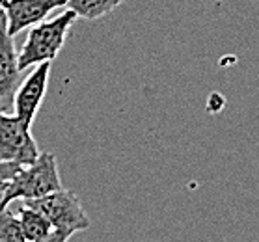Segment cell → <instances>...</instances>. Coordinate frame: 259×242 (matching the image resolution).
Here are the masks:
<instances>
[{
  "instance_id": "14",
  "label": "cell",
  "mask_w": 259,
  "mask_h": 242,
  "mask_svg": "<svg viewBox=\"0 0 259 242\" xmlns=\"http://www.w3.org/2000/svg\"><path fill=\"white\" fill-rule=\"evenodd\" d=\"M0 209H2V207H0Z\"/></svg>"
},
{
  "instance_id": "5",
  "label": "cell",
  "mask_w": 259,
  "mask_h": 242,
  "mask_svg": "<svg viewBox=\"0 0 259 242\" xmlns=\"http://www.w3.org/2000/svg\"><path fill=\"white\" fill-rule=\"evenodd\" d=\"M51 67H53V64L35 65L34 71L21 80L17 91L13 95V116L21 119L30 129H32V123H34L35 116L41 108L45 93H47Z\"/></svg>"
},
{
  "instance_id": "6",
  "label": "cell",
  "mask_w": 259,
  "mask_h": 242,
  "mask_svg": "<svg viewBox=\"0 0 259 242\" xmlns=\"http://www.w3.org/2000/svg\"><path fill=\"white\" fill-rule=\"evenodd\" d=\"M67 0H0V10L6 15L10 36H17L23 30L47 21L54 10L65 6Z\"/></svg>"
},
{
  "instance_id": "12",
  "label": "cell",
  "mask_w": 259,
  "mask_h": 242,
  "mask_svg": "<svg viewBox=\"0 0 259 242\" xmlns=\"http://www.w3.org/2000/svg\"><path fill=\"white\" fill-rule=\"evenodd\" d=\"M71 236L69 235H65V233H58V231H53L51 235L47 236V238H43V240L39 242H67Z\"/></svg>"
},
{
  "instance_id": "1",
  "label": "cell",
  "mask_w": 259,
  "mask_h": 242,
  "mask_svg": "<svg viewBox=\"0 0 259 242\" xmlns=\"http://www.w3.org/2000/svg\"><path fill=\"white\" fill-rule=\"evenodd\" d=\"M75 21H77V15L71 10H65L58 17L32 26L26 34L23 49L17 53L19 69L24 71L39 64H53L64 47Z\"/></svg>"
},
{
  "instance_id": "11",
  "label": "cell",
  "mask_w": 259,
  "mask_h": 242,
  "mask_svg": "<svg viewBox=\"0 0 259 242\" xmlns=\"http://www.w3.org/2000/svg\"><path fill=\"white\" fill-rule=\"evenodd\" d=\"M21 170H23V166L15 164V162L0 160V183H10Z\"/></svg>"
},
{
  "instance_id": "9",
  "label": "cell",
  "mask_w": 259,
  "mask_h": 242,
  "mask_svg": "<svg viewBox=\"0 0 259 242\" xmlns=\"http://www.w3.org/2000/svg\"><path fill=\"white\" fill-rule=\"evenodd\" d=\"M123 2H127V0H67L65 6L77 17L86 19V21H95V19L105 17L110 12H114Z\"/></svg>"
},
{
  "instance_id": "13",
  "label": "cell",
  "mask_w": 259,
  "mask_h": 242,
  "mask_svg": "<svg viewBox=\"0 0 259 242\" xmlns=\"http://www.w3.org/2000/svg\"><path fill=\"white\" fill-rule=\"evenodd\" d=\"M8 183H0V201H2V196H4V190H6Z\"/></svg>"
},
{
  "instance_id": "3",
  "label": "cell",
  "mask_w": 259,
  "mask_h": 242,
  "mask_svg": "<svg viewBox=\"0 0 259 242\" xmlns=\"http://www.w3.org/2000/svg\"><path fill=\"white\" fill-rule=\"evenodd\" d=\"M23 203L32 207L37 213H41L49 220V224L53 225V229L58 233L73 236L75 233L90 229L92 225L80 200L71 190H58L45 198L23 201Z\"/></svg>"
},
{
  "instance_id": "8",
  "label": "cell",
  "mask_w": 259,
  "mask_h": 242,
  "mask_svg": "<svg viewBox=\"0 0 259 242\" xmlns=\"http://www.w3.org/2000/svg\"><path fill=\"white\" fill-rule=\"evenodd\" d=\"M17 220L23 231V236L26 242H39L47 238L53 233V225L49 224V220L41 213L34 211L32 207L24 205L23 201H19L17 205Z\"/></svg>"
},
{
  "instance_id": "10",
  "label": "cell",
  "mask_w": 259,
  "mask_h": 242,
  "mask_svg": "<svg viewBox=\"0 0 259 242\" xmlns=\"http://www.w3.org/2000/svg\"><path fill=\"white\" fill-rule=\"evenodd\" d=\"M0 242H26L19 225L17 214L10 207L0 209Z\"/></svg>"
},
{
  "instance_id": "4",
  "label": "cell",
  "mask_w": 259,
  "mask_h": 242,
  "mask_svg": "<svg viewBox=\"0 0 259 242\" xmlns=\"http://www.w3.org/2000/svg\"><path fill=\"white\" fill-rule=\"evenodd\" d=\"M39 153L41 151L30 132V127L13 114L0 112V160L28 166L39 157Z\"/></svg>"
},
{
  "instance_id": "2",
  "label": "cell",
  "mask_w": 259,
  "mask_h": 242,
  "mask_svg": "<svg viewBox=\"0 0 259 242\" xmlns=\"http://www.w3.org/2000/svg\"><path fill=\"white\" fill-rule=\"evenodd\" d=\"M64 190L58 171V160L53 153H39V157L8 183L0 207H10L13 201L39 200L49 194Z\"/></svg>"
},
{
  "instance_id": "7",
  "label": "cell",
  "mask_w": 259,
  "mask_h": 242,
  "mask_svg": "<svg viewBox=\"0 0 259 242\" xmlns=\"http://www.w3.org/2000/svg\"><path fill=\"white\" fill-rule=\"evenodd\" d=\"M21 80L23 71L17 65V51L13 37L8 34L6 15L0 10V112L10 114Z\"/></svg>"
}]
</instances>
